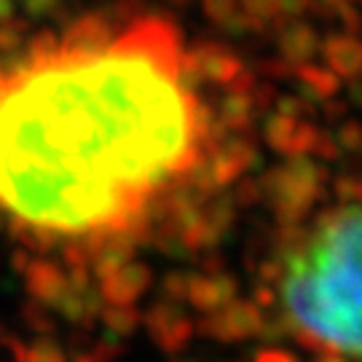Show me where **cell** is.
<instances>
[{
    "label": "cell",
    "mask_w": 362,
    "mask_h": 362,
    "mask_svg": "<svg viewBox=\"0 0 362 362\" xmlns=\"http://www.w3.org/2000/svg\"><path fill=\"white\" fill-rule=\"evenodd\" d=\"M0 81V212L35 250L151 236V204L204 156L209 107L182 83L172 19L137 16L100 54L11 62Z\"/></svg>",
    "instance_id": "cell-1"
},
{
    "label": "cell",
    "mask_w": 362,
    "mask_h": 362,
    "mask_svg": "<svg viewBox=\"0 0 362 362\" xmlns=\"http://www.w3.org/2000/svg\"><path fill=\"white\" fill-rule=\"evenodd\" d=\"M282 306L309 346L360 354V207L325 209L309 228H285Z\"/></svg>",
    "instance_id": "cell-2"
},
{
    "label": "cell",
    "mask_w": 362,
    "mask_h": 362,
    "mask_svg": "<svg viewBox=\"0 0 362 362\" xmlns=\"http://www.w3.org/2000/svg\"><path fill=\"white\" fill-rule=\"evenodd\" d=\"M330 175L314 156L285 158L276 169L260 177V199L272 207L282 228L300 226L327 194Z\"/></svg>",
    "instance_id": "cell-3"
},
{
    "label": "cell",
    "mask_w": 362,
    "mask_h": 362,
    "mask_svg": "<svg viewBox=\"0 0 362 362\" xmlns=\"http://www.w3.org/2000/svg\"><path fill=\"white\" fill-rule=\"evenodd\" d=\"M245 70L242 57L220 40H199L188 52H182V83L194 91L202 86H215L220 91L231 89Z\"/></svg>",
    "instance_id": "cell-4"
},
{
    "label": "cell",
    "mask_w": 362,
    "mask_h": 362,
    "mask_svg": "<svg viewBox=\"0 0 362 362\" xmlns=\"http://www.w3.org/2000/svg\"><path fill=\"white\" fill-rule=\"evenodd\" d=\"M320 132L322 129L311 118H290L282 116V113H272L263 121V140H266V145L276 153H282L285 158L314 156Z\"/></svg>",
    "instance_id": "cell-5"
},
{
    "label": "cell",
    "mask_w": 362,
    "mask_h": 362,
    "mask_svg": "<svg viewBox=\"0 0 362 362\" xmlns=\"http://www.w3.org/2000/svg\"><path fill=\"white\" fill-rule=\"evenodd\" d=\"M260 322H263V311L255 300H236L226 303L223 309L212 311L207 320H202L199 333L231 344V341H245V338L258 336Z\"/></svg>",
    "instance_id": "cell-6"
},
{
    "label": "cell",
    "mask_w": 362,
    "mask_h": 362,
    "mask_svg": "<svg viewBox=\"0 0 362 362\" xmlns=\"http://www.w3.org/2000/svg\"><path fill=\"white\" fill-rule=\"evenodd\" d=\"M121 27L113 22V16L107 11H91L76 19L59 35V52L70 54H100L105 52L113 38L118 35Z\"/></svg>",
    "instance_id": "cell-7"
},
{
    "label": "cell",
    "mask_w": 362,
    "mask_h": 362,
    "mask_svg": "<svg viewBox=\"0 0 362 362\" xmlns=\"http://www.w3.org/2000/svg\"><path fill=\"white\" fill-rule=\"evenodd\" d=\"M145 325H148V333L156 344L169 351L182 349L194 333L191 317L185 314L180 300H172V298H158L145 314Z\"/></svg>",
    "instance_id": "cell-8"
},
{
    "label": "cell",
    "mask_w": 362,
    "mask_h": 362,
    "mask_svg": "<svg viewBox=\"0 0 362 362\" xmlns=\"http://www.w3.org/2000/svg\"><path fill=\"white\" fill-rule=\"evenodd\" d=\"M97 282H100L97 293L103 298V303L134 306L153 285V272H151V266H145L143 260L132 258L124 266H118L113 274H107L105 279H97Z\"/></svg>",
    "instance_id": "cell-9"
},
{
    "label": "cell",
    "mask_w": 362,
    "mask_h": 362,
    "mask_svg": "<svg viewBox=\"0 0 362 362\" xmlns=\"http://www.w3.org/2000/svg\"><path fill=\"white\" fill-rule=\"evenodd\" d=\"M276 30V43H279V57L290 62L293 67H300L317 59L320 57V43H322V35L320 30L306 22V19H290L285 16L279 25L274 27Z\"/></svg>",
    "instance_id": "cell-10"
},
{
    "label": "cell",
    "mask_w": 362,
    "mask_h": 362,
    "mask_svg": "<svg viewBox=\"0 0 362 362\" xmlns=\"http://www.w3.org/2000/svg\"><path fill=\"white\" fill-rule=\"evenodd\" d=\"M236 298V279L223 272H202L185 276V293L182 300H188L194 309L212 314L231 303Z\"/></svg>",
    "instance_id": "cell-11"
},
{
    "label": "cell",
    "mask_w": 362,
    "mask_h": 362,
    "mask_svg": "<svg viewBox=\"0 0 362 362\" xmlns=\"http://www.w3.org/2000/svg\"><path fill=\"white\" fill-rule=\"evenodd\" d=\"M25 287L38 306H54L67 290V272L59 260L35 258L25 269Z\"/></svg>",
    "instance_id": "cell-12"
},
{
    "label": "cell",
    "mask_w": 362,
    "mask_h": 362,
    "mask_svg": "<svg viewBox=\"0 0 362 362\" xmlns=\"http://www.w3.org/2000/svg\"><path fill=\"white\" fill-rule=\"evenodd\" d=\"M255 89V86H252ZM252 89H228L223 91V97L218 100V107L212 110V121L218 124L226 134H245L252 129L255 118H258V103L252 97Z\"/></svg>",
    "instance_id": "cell-13"
},
{
    "label": "cell",
    "mask_w": 362,
    "mask_h": 362,
    "mask_svg": "<svg viewBox=\"0 0 362 362\" xmlns=\"http://www.w3.org/2000/svg\"><path fill=\"white\" fill-rule=\"evenodd\" d=\"M320 57L322 65L330 67L341 81H354L360 78L362 67V46L357 35L349 33H330L320 43Z\"/></svg>",
    "instance_id": "cell-14"
},
{
    "label": "cell",
    "mask_w": 362,
    "mask_h": 362,
    "mask_svg": "<svg viewBox=\"0 0 362 362\" xmlns=\"http://www.w3.org/2000/svg\"><path fill=\"white\" fill-rule=\"evenodd\" d=\"M298 81V89L300 94L306 97V100H314V103H327V100H333L338 91L344 89L341 83V78L330 70V67H325L322 62H317V59H311L306 65L296 67V76Z\"/></svg>",
    "instance_id": "cell-15"
},
{
    "label": "cell",
    "mask_w": 362,
    "mask_h": 362,
    "mask_svg": "<svg viewBox=\"0 0 362 362\" xmlns=\"http://www.w3.org/2000/svg\"><path fill=\"white\" fill-rule=\"evenodd\" d=\"M103 298L100 293L94 290V287H73L67 285V290L62 293V298L54 303V309L59 311L65 320L76 325H89L91 320H97L100 317V311H103Z\"/></svg>",
    "instance_id": "cell-16"
},
{
    "label": "cell",
    "mask_w": 362,
    "mask_h": 362,
    "mask_svg": "<svg viewBox=\"0 0 362 362\" xmlns=\"http://www.w3.org/2000/svg\"><path fill=\"white\" fill-rule=\"evenodd\" d=\"M100 317H103L105 327H107L110 333H118V336L134 333V327L140 322V314H137L134 306H110V303H105L103 311H100Z\"/></svg>",
    "instance_id": "cell-17"
},
{
    "label": "cell",
    "mask_w": 362,
    "mask_h": 362,
    "mask_svg": "<svg viewBox=\"0 0 362 362\" xmlns=\"http://www.w3.org/2000/svg\"><path fill=\"white\" fill-rule=\"evenodd\" d=\"M239 8H242L250 19H255L263 30L276 27L285 19L282 11H279V0H239Z\"/></svg>",
    "instance_id": "cell-18"
},
{
    "label": "cell",
    "mask_w": 362,
    "mask_h": 362,
    "mask_svg": "<svg viewBox=\"0 0 362 362\" xmlns=\"http://www.w3.org/2000/svg\"><path fill=\"white\" fill-rule=\"evenodd\" d=\"M202 11L212 25L228 30V25L233 22V16L239 13V0H199Z\"/></svg>",
    "instance_id": "cell-19"
},
{
    "label": "cell",
    "mask_w": 362,
    "mask_h": 362,
    "mask_svg": "<svg viewBox=\"0 0 362 362\" xmlns=\"http://www.w3.org/2000/svg\"><path fill=\"white\" fill-rule=\"evenodd\" d=\"M19 362H67L62 346H57L54 341H46L40 338L33 346L19 351Z\"/></svg>",
    "instance_id": "cell-20"
},
{
    "label": "cell",
    "mask_w": 362,
    "mask_h": 362,
    "mask_svg": "<svg viewBox=\"0 0 362 362\" xmlns=\"http://www.w3.org/2000/svg\"><path fill=\"white\" fill-rule=\"evenodd\" d=\"M27 33V19L25 16H16L11 22H3L0 25V54H13L22 43H25Z\"/></svg>",
    "instance_id": "cell-21"
},
{
    "label": "cell",
    "mask_w": 362,
    "mask_h": 362,
    "mask_svg": "<svg viewBox=\"0 0 362 362\" xmlns=\"http://www.w3.org/2000/svg\"><path fill=\"white\" fill-rule=\"evenodd\" d=\"M274 113H282L290 118H309L314 113L309 100L298 97V94H282V97H274Z\"/></svg>",
    "instance_id": "cell-22"
},
{
    "label": "cell",
    "mask_w": 362,
    "mask_h": 362,
    "mask_svg": "<svg viewBox=\"0 0 362 362\" xmlns=\"http://www.w3.org/2000/svg\"><path fill=\"white\" fill-rule=\"evenodd\" d=\"M333 140L341 151H349V153H357L360 151V127H357V121L354 118H346L344 124H338V132L333 134Z\"/></svg>",
    "instance_id": "cell-23"
},
{
    "label": "cell",
    "mask_w": 362,
    "mask_h": 362,
    "mask_svg": "<svg viewBox=\"0 0 362 362\" xmlns=\"http://www.w3.org/2000/svg\"><path fill=\"white\" fill-rule=\"evenodd\" d=\"M62 0H22V11L30 19H52L62 11Z\"/></svg>",
    "instance_id": "cell-24"
},
{
    "label": "cell",
    "mask_w": 362,
    "mask_h": 362,
    "mask_svg": "<svg viewBox=\"0 0 362 362\" xmlns=\"http://www.w3.org/2000/svg\"><path fill=\"white\" fill-rule=\"evenodd\" d=\"M333 191L341 196V204H357V199L362 194L360 180L354 175H341V177H336L333 180Z\"/></svg>",
    "instance_id": "cell-25"
},
{
    "label": "cell",
    "mask_w": 362,
    "mask_h": 362,
    "mask_svg": "<svg viewBox=\"0 0 362 362\" xmlns=\"http://www.w3.org/2000/svg\"><path fill=\"white\" fill-rule=\"evenodd\" d=\"M279 11H282V16L298 19V16L309 13V0H279Z\"/></svg>",
    "instance_id": "cell-26"
},
{
    "label": "cell",
    "mask_w": 362,
    "mask_h": 362,
    "mask_svg": "<svg viewBox=\"0 0 362 362\" xmlns=\"http://www.w3.org/2000/svg\"><path fill=\"white\" fill-rule=\"evenodd\" d=\"M255 362H298V360L285 349H263Z\"/></svg>",
    "instance_id": "cell-27"
},
{
    "label": "cell",
    "mask_w": 362,
    "mask_h": 362,
    "mask_svg": "<svg viewBox=\"0 0 362 362\" xmlns=\"http://www.w3.org/2000/svg\"><path fill=\"white\" fill-rule=\"evenodd\" d=\"M16 16H19L16 0H0V25H3V22H11Z\"/></svg>",
    "instance_id": "cell-28"
},
{
    "label": "cell",
    "mask_w": 362,
    "mask_h": 362,
    "mask_svg": "<svg viewBox=\"0 0 362 362\" xmlns=\"http://www.w3.org/2000/svg\"><path fill=\"white\" fill-rule=\"evenodd\" d=\"M317 362H346V360H344L341 354H333V351H327L322 360H317Z\"/></svg>",
    "instance_id": "cell-29"
},
{
    "label": "cell",
    "mask_w": 362,
    "mask_h": 362,
    "mask_svg": "<svg viewBox=\"0 0 362 362\" xmlns=\"http://www.w3.org/2000/svg\"><path fill=\"white\" fill-rule=\"evenodd\" d=\"M169 3H175V6H188L191 0H169Z\"/></svg>",
    "instance_id": "cell-30"
}]
</instances>
